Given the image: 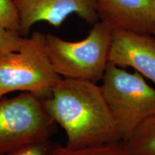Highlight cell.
Returning <instances> with one entry per match:
<instances>
[{"label":"cell","mask_w":155,"mask_h":155,"mask_svg":"<svg viewBox=\"0 0 155 155\" xmlns=\"http://www.w3.org/2000/svg\"><path fill=\"white\" fill-rule=\"evenodd\" d=\"M42 102L50 117L65 131L68 147L83 148L122 141L97 83L61 78Z\"/></svg>","instance_id":"obj_1"},{"label":"cell","mask_w":155,"mask_h":155,"mask_svg":"<svg viewBox=\"0 0 155 155\" xmlns=\"http://www.w3.org/2000/svg\"><path fill=\"white\" fill-rule=\"evenodd\" d=\"M111 41V28L100 20L79 41L45 34L47 53L55 73L62 78L95 83L101 81L105 73Z\"/></svg>","instance_id":"obj_2"},{"label":"cell","mask_w":155,"mask_h":155,"mask_svg":"<svg viewBox=\"0 0 155 155\" xmlns=\"http://www.w3.org/2000/svg\"><path fill=\"white\" fill-rule=\"evenodd\" d=\"M61 78L52 66L42 32L24 37L18 50L0 55V99L15 91L45 99Z\"/></svg>","instance_id":"obj_3"},{"label":"cell","mask_w":155,"mask_h":155,"mask_svg":"<svg viewBox=\"0 0 155 155\" xmlns=\"http://www.w3.org/2000/svg\"><path fill=\"white\" fill-rule=\"evenodd\" d=\"M101 88L122 141L155 114V88L139 73L108 63Z\"/></svg>","instance_id":"obj_4"},{"label":"cell","mask_w":155,"mask_h":155,"mask_svg":"<svg viewBox=\"0 0 155 155\" xmlns=\"http://www.w3.org/2000/svg\"><path fill=\"white\" fill-rule=\"evenodd\" d=\"M57 128L42 99L35 95L22 92L0 100V155L50 141Z\"/></svg>","instance_id":"obj_5"},{"label":"cell","mask_w":155,"mask_h":155,"mask_svg":"<svg viewBox=\"0 0 155 155\" xmlns=\"http://www.w3.org/2000/svg\"><path fill=\"white\" fill-rule=\"evenodd\" d=\"M19 19V34L27 37L39 22L60 27L75 14L91 25L98 21L95 0H13Z\"/></svg>","instance_id":"obj_6"},{"label":"cell","mask_w":155,"mask_h":155,"mask_svg":"<svg viewBox=\"0 0 155 155\" xmlns=\"http://www.w3.org/2000/svg\"><path fill=\"white\" fill-rule=\"evenodd\" d=\"M108 63L129 67L155 84V37L121 30H112Z\"/></svg>","instance_id":"obj_7"},{"label":"cell","mask_w":155,"mask_h":155,"mask_svg":"<svg viewBox=\"0 0 155 155\" xmlns=\"http://www.w3.org/2000/svg\"><path fill=\"white\" fill-rule=\"evenodd\" d=\"M95 8L112 30L152 35L155 26V0H95Z\"/></svg>","instance_id":"obj_8"},{"label":"cell","mask_w":155,"mask_h":155,"mask_svg":"<svg viewBox=\"0 0 155 155\" xmlns=\"http://www.w3.org/2000/svg\"><path fill=\"white\" fill-rule=\"evenodd\" d=\"M124 142L129 155H155V114Z\"/></svg>","instance_id":"obj_9"},{"label":"cell","mask_w":155,"mask_h":155,"mask_svg":"<svg viewBox=\"0 0 155 155\" xmlns=\"http://www.w3.org/2000/svg\"><path fill=\"white\" fill-rule=\"evenodd\" d=\"M45 155H129L124 141L100 146L72 148L50 142Z\"/></svg>","instance_id":"obj_10"},{"label":"cell","mask_w":155,"mask_h":155,"mask_svg":"<svg viewBox=\"0 0 155 155\" xmlns=\"http://www.w3.org/2000/svg\"><path fill=\"white\" fill-rule=\"evenodd\" d=\"M0 24L9 30L19 32V19L13 0H0Z\"/></svg>","instance_id":"obj_11"},{"label":"cell","mask_w":155,"mask_h":155,"mask_svg":"<svg viewBox=\"0 0 155 155\" xmlns=\"http://www.w3.org/2000/svg\"><path fill=\"white\" fill-rule=\"evenodd\" d=\"M24 37L19 32L6 28L0 24V55L6 53L17 51L20 48Z\"/></svg>","instance_id":"obj_12"},{"label":"cell","mask_w":155,"mask_h":155,"mask_svg":"<svg viewBox=\"0 0 155 155\" xmlns=\"http://www.w3.org/2000/svg\"><path fill=\"white\" fill-rule=\"evenodd\" d=\"M51 141L36 143L25 146L15 152L3 155H45Z\"/></svg>","instance_id":"obj_13"},{"label":"cell","mask_w":155,"mask_h":155,"mask_svg":"<svg viewBox=\"0 0 155 155\" xmlns=\"http://www.w3.org/2000/svg\"><path fill=\"white\" fill-rule=\"evenodd\" d=\"M152 35L154 37H155V26H154V29H153V31H152Z\"/></svg>","instance_id":"obj_14"}]
</instances>
